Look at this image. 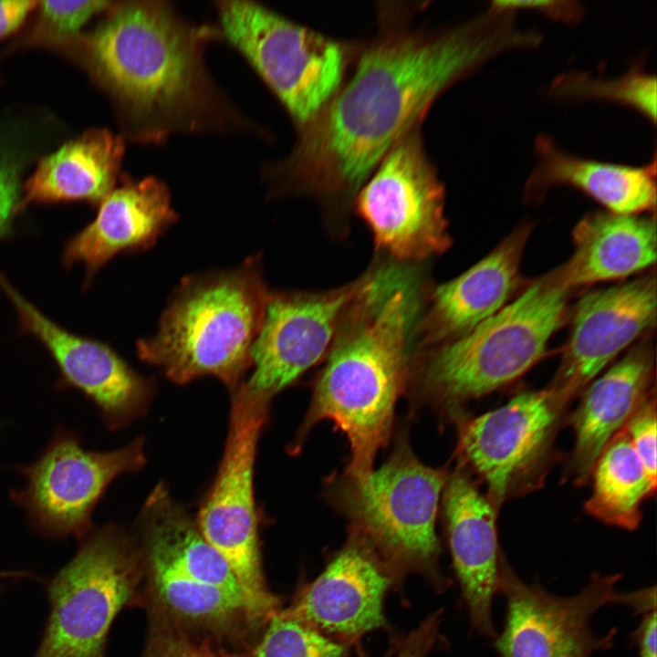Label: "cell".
<instances>
[{
  "mask_svg": "<svg viewBox=\"0 0 657 657\" xmlns=\"http://www.w3.org/2000/svg\"><path fill=\"white\" fill-rule=\"evenodd\" d=\"M417 7L380 4L378 30L360 45L349 79L308 124L283 161L266 168L271 197H312L327 227L345 236L354 200L387 152L422 125L432 104L491 58L532 48L516 14L487 8L450 26H412Z\"/></svg>",
  "mask_w": 657,
  "mask_h": 657,
  "instance_id": "1",
  "label": "cell"
},
{
  "mask_svg": "<svg viewBox=\"0 0 657 657\" xmlns=\"http://www.w3.org/2000/svg\"><path fill=\"white\" fill-rule=\"evenodd\" d=\"M429 285L423 265L374 261L326 356L301 431L331 420L349 441L350 480L370 474L387 442Z\"/></svg>",
  "mask_w": 657,
  "mask_h": 657,
  "instance_id": "2",
  "label": "cell"
},
{
  "mask_svg": "<svg viewBox=\"0 0 657 657\" xmlns=\"http://www.w3.org/2000/svg\"><path fill=\"white\" fill-rule=\"evenodd\" d=\"M208 36L211 30L191 25L162 2L111 8L89 37V54L131 139L156 142L177 132L224 130L239 120L206 71Z\"/></svg>",
  "mask_w": 657,
  "mask_h": 657,
  "instance_id": "3",
  "label": "cell"
},
{
  "mask_svg": "<svg viewBox=\"0 0 657 657\" xmlns=\"http://www.w3.org/2000/svg\"><path fill=\"white\" fill-rule=\"evenodd\" d=\"M269 294L260 255L232 269L184 277L157 332L137 342L138 356L176 383L213 376L234 391L252 366Z\"/></svg>",
  "mask_w": 657,
  "mask_h": 657,
  "instance_id": "4",
  "label": "cell"
},
{
  "mask_svg": "<svg viewBox=\"0 0 657 657\" xmlns=\"http://www.w3.org/2000/svg\"><path fill=\"white\" fill-rule=\"evenodd\" d=\"M141 518L142 577L153 620L216 641L256 627L228 565L165 487L152 491Z\"/></svg>",
  "mask_w": 657,
  "mask_h": 657,
  "instance_id": "5",
  "label": "cell"
},
{
  "mask_svg": "<svg viewBox=\"0 0 657 657\" xmlns=\"http://www.w3.org/2000/svg\"><path fill=\"white\" fill-rule=\"evenodd\" d=\"M570 292L557 267L464 335L414 350L421 387L453 408L512 382L543 356Z\"/></svg>",
  "mask_w": 657,
  "mask_h": 657,
  "instance_id": "6",
  "label": "cell"
},
{
  "mask_svg": "<svg viewBox=\"0 0 657 657\" xmlns=\"http://www.w3.org/2000/svg\"><path fill=\"white\" fill-rule=\"evenodd\" d=\"M221 30L283 104L298 129L346 79L360 44L338 40L250 1L217 4Z\"/></svg>",
  "mask_w": 657,
  "mask_h": 657,
  "instance_id": "7",
  "label": "cell"
},
{
  "mask_svg": "<svg viewBox=\"0 0 657 657\" xmlns=\"http://www.w3.org/2000/svg\"><path fill=\"white\" fill-rule=\"evenodd\" d=\"M141 578V550L124 532L90 531L48 583L50 610L34 657H105L110 626Z\"/></svg>",
  "mask_w": 657,
  "mask_h": 657,
  "instance_id": "8",
  "label": "cell"
},
{
  "mask_svg": "<svg viewBox=\"0 0 657 657\" xmlns=\"http://www.w3.org/2000/svg\"><path fill=\"white\" fill-rule=\"evenodd\" d=\"M233 392L224 455L196 525L228 565L257 627L277 611V599L268 590L264 579L254 493L257 441L270 400L243 384Z\"/></svg>",
  "mask_w": 657,
  "mask_h": 657,
  "instance_id": "9",
  "label": "cell"
},
{
  "mask_svg": "<svg viewBox=\"0 0 657 657\" xmlns=\"http://www.w3.org/2000/svg\"><path fill=\"white\" fill-rule=\"evenodd\" d=\"M444 207V184L419 125L383 157L358 193L353 212L370 229L377 255L423 264L453 244Z\"/></svg>",
  "mask_w": 657,
  "mask_h": 657,
  "instance_id": "10",
  "label": "cell"
},
{
  "mask_svg": "<svg viewBox=\"0 0 657 657\" xmlns=\"http://www.w3.org/2000/svg\"><path fill=\"white\" fill-rule=\"evenodd\" d=\"M620 574H593L576 595L559 597L539 583L525 582L505 561L499 592L506 602L503 628L494 638L501 657H591L614 644L617 628L600 636L591 617L606 605L622 604L636 614L656 608L655 586L620 592Z\"/></svg>",
  "mask_w": 657,
  "mask_h": 657,
  "instance_id": "11",
  "label": "cell"
},
{
  "mask_svg": "<svg viewBox=\"0 0 657 657\" xmlns=\"http://www.w3.org/2000/svg\"><path fill=\"white\" fill-rule=\"evenodd\" d=\"M442 470L422 464L401 444L389 460L360 480H350L344 509L375 555L398 568L433 570L439 555L435 534Z\"/></svg>",
  "mask_w": 657,
  "mask_h": 657,
  "instance_id": "12",
  "label": "cell"
},
{
  "mask_svg": "<svg viewBox=\"0 0 657 657\" xmlns=\"http://www.w3.org/2000/svg\"><path fill=\"white\" fill-rule=\"evenodd\" d=\"M144 463L140 440L115 451L92 452L73 433L58 431L36 462L20 468L26 485L11 498L42 535L82 539L91 531V513L110 484Z\"/></svg>",
  "mask_w": 657,
  "mask_h": 657,
  "instance_id": "13",
  "label": "cell"
},
{
  "mask_svg": "<svg viewBox=\"0 0 657 657\" xmlns=\"http://www.w3.org/2000/svg\"><path fill=\"white\" fill-rule=\"evenodd\" d=\"M370 275L369 266L354 280L337 287L270 292L250 352L253 371L242 384L271 400L326 357L348 309Z\"/></svg>",
  "mask_w": 657,
  "mask_h": 657,
  "instance_id": "14",
  "label": "cell"
},
{
  "mask_svg": "<svg viewBox=\"0 0 657 657\" xmlns=\"http://www.w3.org/2000/svg\"><path fill=\"white\" fill-rule=\"evenodd\" d=\"M656 299L654 274L585 294L574 309L570 337L549 388L566 403L581 391L620 351L654 328Z\"/></svg>",
  "mask_w": 657,
  "mask_h": 657,
  "instance_id": "15",
  "label": "cell"
},
{
  "mask_svg": "<svg viewBox=\"0 0 657 657\" xmlns=\"http://www.w3.org/2000/svg\"><path fill=\"white\" fill-rule=\"evenodd\" d=\"M566 402L549 387L518 393L466 422L460 449L500 504L544 457Z\"/></svg>",
  "mask_w": 657,
  "mask_h": 657,
  "instance_id": "16",
  "label": "cell"
},
{
  "mask_svg": "<svg viewBox=\"0 0 657 657\" xmlns=\"http://www.w3.org/2000/svg\"><path fill=\"white\" fill-rule=\"evenodd\" d=\"M0 287L16 308L24 329L48 350L63 386L82 391L100 410L110 429L120 428L145 409L151 382L108 345L57 326L21 296L0 273Z\"/></svg>",
  "mask_w": 657,
  "mask_h": 657,
  "instance_id": "17",
  "label": "cell"
},
{
  "mask_svg": "<svg viewBox=\"0 0 657 657\" xmlns=\"http://www.w3.org/2000/svg\"><path fill=\"white\" fill-rule=\"evenodd\" d=\"M531 230L521 224L460 276L430 285L414 329V350L458 338L503 308L517 284Z\"/></svg>",
  "mask_w": 657,
  "mask_h": 657,
  "instance_id": "18",
  "label": "cell"
},
{
  "mask_svg": "<svg viewBox=\"0 0 657 657\" xmlns=\"http://www.w3.org/2000/svg\"><path fill=\"white\" fill-rule=\"evenodd\" d=\"M391 577L361 541L346 547L287 610L281 612L320 632L353 640L382 627Z\"/></svg>",
  "mask_w": 657,
  "mask_h": 657,
  "instance_id": "19",
  "label": "cell"
},
{
  "mask_svg": "<svg viewBox=\"0 0 657 657\" xmlns=\"http://www.w3.org/2000/svg\"><path fill=\"white\" fill-rule=\"evenodd\" d=\"M444 508L453 563L472 628L497 634L492 618L505 562L500 554L493 504L464 474L454 473L445 488Z\"/></svg>",
  "mask_w": 657,
  "mask_h": 657,
  "instance_id": "20",
  "label": "cell"
},
{
  "mask_svg": "<svg viewBox=\"0 0 657 657\" xmlns=\"http://www.w3.org/2000/svg\"><path fill=\"white\" fill-rule=\"evenodd\" d=\"M164 182L155 177L128 180L101 202L95 219L67 245V265L81 264L91 278L122 252L143 251L175 223Z\"/></svg>",
  "mask_w": 657,
  "mask_h": 657,
  "instance_id": "21",
  "label": "cell"
},
{
  "mask_svg": "<svg viewBox=\"0 0 657 657\" xmlns=\"http://www.w3.org/2000/svg\"><path fill=\"white\" fill-rule=\"evenodd\" d=\"M535 167L524 187L527 203H539L555 185H568L589 195L607 211L641 214L656 207V155L641 166L601 162L563 150L548 134L534 140Z\"/></svg>",
  "mask_w": 657,
  "mask_h": 657,
  "instance_id": "22",
  "label": "cell"
},
{
  "mask_svg": "<svg viewBox=\"0 0 657 657\" xmlns=\"http://www.w3.org/2000/svg\"><path fill=\"white\" fill-rule=\"evenodd\" d=\"M654 363L652 342H640L587 389L572 417V468L579 479L589 476L605 445L649 396Z\"/></svg>",
  "mask_w": 657,
  "mask_h": 657,
  "instance_id": "23",
  "label": "cell"
},
{
  "mask_svg": "<svg viewBox=\"0 0 657 657\" xmlns=\"http://www.w3.org/2000/svg\"><path fill=\"white\" fill-rule=\"evenodd\" d=\"M572 237L573 254L558 267L562 281L571 290L629 276L656 260L654 214L589 213L577 224Z\"/></svg>",
  "mask_w": 657,
  "mask_h": 657,
  "instance_id": "24",
  "label": "cell"
},
{
  "mask_svg": "<svg viewBox=\"0 0 657 657\" xmlns=\"http://www.w3.org/2000/svg\"><path fill=\"white\" fill-rule=\"evenodd\" d=\"M123 139L93 130L43 158L24 185L18 211L33 203L101 202L116 183L124 154Z\"/></svg>",
  "mask_w": 657,
  "mask_h": 657,
  "instance_id": "25",
  "label": "cell"
},
{
  "mask_svg": "<svg viewBox=\"0 0 657 657\" xmlns=\"http://www.w3.org/2000/svg\"><path fill=\"white\" fill-rule=\"evenodd\" d=\"M592 471L593 491L586 510L605 523L634 529L641 520V503L656 485L623 429L605 445Z\"/></svg>",
  "mask_w": 657,
  "mask_h": 657,
  "instance_id": "26",
  "label": "cell"
},
{
  "mask_svg": "<svg viewBox=\"0 0 657 657\" xmlns=\"http://www.w3.org/2000/svg\"><path fill=\"white\" fill-rule=\"evenodd\" d=\"M548 95L571 102L618 103L636 110L652 125L656 123V76L647 72L641 64H633L615 78L579 70L563 72L553 79Z\"/></svg>",
  "mask_w": 657,
  "mask_h": 657,
  "instance_id": "27",
  "label": "cell"
},
{
  "mask_svg": "<svg viewBox=\"0 0 657 657\" xmlns=\"http://www.w3.org/2000/svg\"><path fill=\"white\" fill-rule=\"evenodd\" d=\"M344 652L341 644L320 631L276 611L267 620L253 657H343Z\"/></svg>",
  "mask_w": 657,
  "mask_h": 657,
  "instance_id": "28",
  "label": "cell"
},
{
  "mask_svg": "<svg viewBox=\"0 0 657 657\" xmlns=\"http://www.w3.org/2000/svg\"><path fill=\"white\" fill-rule=\"evenodd\" d=\"M152 620L143 657H235L210 636Z\"/></svg>",
  "mask_w": 657,
  "mask_h": 657,
  "instance_id": "29",
  "label": "cell"
},
{
  "mask_svg": "<svg viewBox=\"0 0 657 657\" xmlns=\"http://www.w3.org/2000/svg\"><path fill=\"white\" fill-rule=\"evenodd\" d=\"M106 1L39 2L40 20L47 31L57 36H68L78 31L92 16L109 9Z\"/></svg>",
  "mask_w": 657,
  "mask_h": 657,
  "instance_id": "30",
  "label": "cell"
},
{
  "mask_svg": "<svg viewBox=\"0 0 657 657\" xmlns=\"http://www.w3.org/2000/svg\"><path fill=\"white\" fill-rule=\"evenodd\" d=\"M656 404L648 396L622 428L641 459L649 478L656 485Z\"/></svg>",
  "mask_w": 657,
  "mask_h": 657,
  "instance_id": "31",
  "label": "cell"
},
{
  "mask_svg": "<svg viewBox=\"0 0 657 657\" xmlns=\"http://www.w3.org/2000/svg\"><path fill=\"white\" fill-rule=\"evenodd\" d=\"M488 8L516 13L517 10L538 12L548 18L567 25H577L584 16L585 6L570 0H494Z\"/></svg>",
  "mask_w": 657,
  "mask_h": 657,
  "instance_id": "32",
  "label": "cell"
},
{
  "mask_svg": "<svg viewBox=\"0 0 657 657\" xmlns=\"http://www.w3.org/2000/svg\"><path fill=\"white\" fill-rule=\"evenodd\" d=\"M20 165L15 153L0 144V236L18 212Z\"/></svg>",
  "mask_w": 657,
  "mask_h": 657,
  "instance_id": "33",
  "label": "cell"
},
{
  "mask_svg": "<svg viewBox=\"0 0 657 657\" xmlns=\"http://www.w3.org/2000/svg\"><path fill=\"white\" fill-rule=\"evenodd\" d=\"M433 644L434 638L432 633L418 627L396 641L384 657H426Z\"/></svg>",
  "mask_w": 657,
  "mask_h": 657,
  "instance_id": "34",
  "label": "cell"
},
{
  "mask_svg": "<svg viewBox=\"0 0 657 657\" xmlns=\"http://www.w3.org/2000/svg\"><path fill=\"white\" fill-rule=\"evenodd\" d=\"M37 4L29 0H1L0 38L15 31Z\"/></svg>",
  "mask_w": 657,
  "mask_h": 657,
  "instance_id": "35",
  "label": "cell"
},
{
  "mask_svg": "<svg viewBox=\"0 0 657 657\" xmlns=\"http://www.w3.org/2000/svg\"><path fill=\"white\" fill-rule=\"evenodd\" d=\"M656 609L643 614L638 627L631 635L638 649L637 657H656Z\"/></svg>",
  "mask_w": 657,
  "mask_h": 657,
  "instance_id": "36",
  "label": "cell"
}]
</instances>
